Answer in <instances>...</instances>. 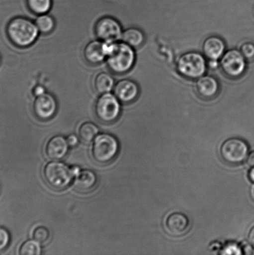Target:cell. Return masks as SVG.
<instances>
[{"label":"cell","instance_id":"32","mask_svg":"<svg viewBox=\"0 0 254 255\" xmlns=\"http://www.w3.org/2000/svg\"><path fill=\"white\" fill-rule=\"evenodd\" d=\"M249 241L252 246H254V226L251 229L248 236Z\"/></svg>","mask_w":254,"mask_h":255},{"label":"cell","instance_id":"10","mask_svg":"<svg viewBox=\"0 0 254 255\" xmlns=\"http://www.w3.org/2000/svg\"><path fill=\"white\" fill-rule=\"evenodd\" d=\"M57 111V102L52 95L44 93L36 97L33 104L35 116L42 121H49L53 118Z\"/></svg>","mask_w":254,"mask_h":255},{"label":"cell","instance_id":"4","mask_svg":"<svg viewBox=\"0 0 254 255\" xmlns=\"http://www.w3.org/2000/svg\"><path fill=\"white\" fill-rule=\"evenodd\" d=\"M119 145L113 135L103 133L97 135L91 147V156L99 164H107L113 161L118 154Z\"/></svg>","mask_w":254,"mask_h":255},{"label":"cell","instance_id":"20","mask_svg":"<svg viewBox=\"0 0 254 255\" xmlns=\"http://www.w3.org/2000/svg\"><path fill=\"white\" fill-rule=\"evenodd\" d=\"M98 132V128L95 124L91 122H85L80 127L79 135L82 141L86 143H89L95 138Z\"/></svg>","mask_w":254,"mask_h":255},{"label":"cell","instance_id":"31","mask_svg":"<svg viewBox=\"0 0 254 255\" xmlns=\"http://www.w3.org/2000/svg\"><path fill=\"white\" fill-rule=\"evenodd\" d=\"M254 252V250L253 247L250 246V245H246L244 248L243 253L246 255H251L253 254Z\"/></svg>","mask_w":254,"mask_h":255},{"label":"cell","instance_id":"7","mask_svg":"<svg viewBox=\"0 0 254 255\" xmlns=\"http://www.w3.org/2000/svg\"><path fill=\"white\" fill-rule=\"evenodd\" d=\"M249 147L245 140L233 137L223 142L220 148L223 159L229 164L236 165L242 163L248 156Z\"/></svg>","mask_w":254,"mask_h":255},{"label":"cell","instance_id":"22","mask_svg":"<svg viewBox=\"0 0 254 255\" xmlns=\"http://www.w3.org/2000/svg\"><path fill=\"white\" fill-rule=\"evenodd\" d=\"M35 23H36L39 32L42 34L51 33L56 27V21L53 17L47 13L39 15Z\"/></svg>","mask_w":254,"mask_h":255},{"label":"cell","instance_id":"30","mask_svg":"<svg viewBox=\"0 0 254 255\" xmlns=\"http://www.w3.org/2000/svg\"><path fill=\"white\" fill-rule=\"evenodd\" d=\"M247 163L249 166L252 167H254V151L251 152L248 156Z\"/></svg>","mask_w":254,"mask_h":255},{"label":"cell","instance_id":"27","mask_svg":"<svg viewBox=\"0 0 254 255\" xmlns=\"http://www.w3.org/2000/svg\"><path fill=\"white\" fill-rule=\"evenodd\" d=\"M243 252L237 245L230 244L223 250L222 254L224 255H241Z\"/></svg>","mask_w":254,"mask_h":255},{"label":"cell","instance_id":"17","mask_svg":"<svg viewBox=\"0 0 254 255\" xmlns=\"http://www.w3.org/2000/svg\"><path fill=\"white\" fill-rule=\"evenodd\" d=\"M98 178L95 173L91 170L79 171L74 177L73 185L77 191L86 193L96 187Z\"/></svg>","mask_w":254,"mask_h":255},{"label":"cell","instance_id":"13","mask_svg":"<svg viewBox=\"0 0 254 255\" xmlns=\"http://www.w3.org/2000/svg\"><path fill=\"white\" fill-rule=\"evenodd\" d=\"M84 56L85 60L89 64L101 63L107 57L105 42L99 39L88 42L85 47Z\"/></svg>","mask_w":254,"mask_h":255},{"label":"cell","instance_id":"5","mask_svg":"<svg viewBox=\"0 0 254 255\" xmlns=\"http://www.w3.org/2000/svg\"><path fill=\"white\" fill-rule=\"evenodd\" d=\"M176 69L186 78L198 79L206 73L207 62L205 57L198 52H186L178 60Z\"/></svg>","mask_w":254,"mask_h":255},{"label":"cell","instance_id":"12","mask_svg":"<svg viewBox=\"0 0 254 255\" xmlns=\"http://www.w3.org/2000/svg\"><path fill=\"white\" fill-rule=\"evenodd\" d=\"M165 226L167 231L170 236L181 237L187 233L190 228V221L185 214L175 212L168 217Z\"/></svg>","mask_w":254,"mask_h":255},{"label":"cell","instance_id":"25","mask_svg":"<svg viewBox=\"0 0 254 255\" xmlns=\"http://www.w3.org/2000/svg\"><path fill=\"white\" fill-rule=\"evenodd\" d=\"M240 51L245 57L246 61H254V44L253 42H245L241 46Z\"/></svg>","mask_w":254,"mask_h":255},{"label":"cell","instance_id":"14","mask_svg":"<svg viewBox=\"0 0 254 255\" xmlns=\"http://www.w3.org/2000/svg\"><path fill=\"white\" fill-rule=\"evenodd\" d=\"M69 147L67 139L57 135L51 137L47 142L45 151L49 159L53 161H60L64 159L68 153Z\"/></svg>","mask_w":254,"mask_h":255},{"label":"cell","instance_id":"26","mask_svg":"<svg viewBox=\"0 0 254 255\" xmlns=\"http://www.w3.org/2000/svg\"><path fill=\"white\" fill-rule=\"evenodd\" d=\"M10 236L7 230L0 227V252L4 251L8 246Z\"/></svg>","mask_w":254,"mask_h":255},{"label":"cell","instance_id":"8","mask_svg":"<svg viewBox=\"0 0 254 255\" xmlns=\"http://www.w3.org/2000/svg\"><path fill=\"white\" fill-rule=\"evenodd\" d=\"M220 64L223 73L231 78L242 76L246 69V59L237 49L226 52L221 58Z\"/></svg>","mask_w":254,"mask_h":255},{"label":"cell","instance_id":"11","mask_svg":"<svg viewBox=\"0 0 254 255\" xmlns=\"http://www.w3.org/2000/svg\"><path fill=\"white\" fill-rule=\"evenodd\" d=\"M113 90L114 94L123 104L131 103L139 94L138 85L130 79L121 80L117 82Z\"/></svg>","mask_w":254,"mask_h":255},{"label":"cell","instance_id":"28","mask_svg":"<svg viewBox=\"0 0 254 255\" xmlns=\"http://www.w3.org/2000/svg\"><path fill=\"white\" fill-rule=\"evenodd\" d=\"M67 142L69 145V146L75 147L79 144V138L78 137L74 134L70 135L67 138Z\"/></svg>","mask_w":254,"mask_h":255},{"label":"cell","instance_id":"18","mask_svg":"<svg viewBox=\"0 0 254 255\" xmlns=\"http://www.w3.org/2000/svg\"><path fill=\"white\" fill-rule=\"evenodd\" d=\"M114 79L106 72H101L94 79V88L99 94L109 93L114 89Z\"/></svg>","mask_w":254,"mask_h":255},{"label":"cell","instance_id":"21","mask_svg":"<svg viewBox=\"0 0 254 255\" xmlns=\"http://www.w3.org/2000/svg\"><path fill=\"white\" fill-rule=\"evenodd\" d=\"M27 7L33 13L46 14L51 9L53 0H26Z\"/></svg>","mask_w":254,"mask_h":255},{"label":"cell","instance_id":"16","mask_svg":"<svg viewBox=\"0 0 254 255\" xmlns=\"http://www.w3.org/2000/svg\"><path fill=\"white\" fill-rule=\"evenodd\" d=\"M202 49L206 58L210 61H218L225 53V42L220 37L211 36L204 41Z\"/></svg>","mask_w":254,"mask_h":255},{"label":"cell","instance_id":"1","mask_svg":"<svg viewBox=\"0 0 254 255\" xmlns=\"http://www.w3.org/2000/svg\"><path fill=\"white\" fill-rule=\"evenodd\" d=\"M106 62L108 68L116 74H123L133 68L136 61L133 47L123 42H105Z\"/></svg>","mask_w":254,"mask_h":255},{"label":"cell","instance_id":"33","mask_svg":"<svg viewBox=\"0 0 254 255\" xmlns=\"http://www.w3.org/2000/svg\"><path fill=\"white\" fill-rule=\"evenodd\" d=\"M249 177L251 181L254 182V167L251 170L250 173H249Z\"/></svg>","mask_w":254,"mask_h":255},{"label":"cell","instance_id":"6","mask_svg":"<svg viewBox=\"0 0 254 255\" xmlns=\"http://www.w3.org/2000/svg\"><path fill=\"white\" fill-rule=\"evenodd\" d=\"M121 111V102L111 92L101 94L94 105V114L104 124L114 123L120 116Z\"/></svg>","mask_w":254,"mask_h":255},{"label":"cell","instance_id":"24","mask_svg":"<svg viewBox=\"0 0 254 255\" xmlns=\"http://www.w3.org/2000/svg\"><path fill=\"white\" fill-rule=\"evenodd\" d=\"M32 239L40 244L44 245L49 242L51 239V232L47 227L45 226H37L32 232Z\"/></svg>","mask_w":254,"mask_h":255},{"label":"cell","instance_id":"2","mask_svg":"<svg viewBox=\"0 0 254 255\" xmlns=\"http://www.w3.org/2000/svg\"><path fill=\"white\" fill-rule=\"evenodd\" d=\"M39 32L36 23L25 17H14L6 27V33L10 41L15 46L22 48L33 44Z\"/></svg>","mask_w":254,"mask_h":255},{"label":"cell","instance_id":"23","mask_svg":"<svg viewBox=\"0 0 254 255\" xmlns=\"http://www.w3.org/2000/svg\"><path fill=\"white\" fill-rule=\"evenodd\" d=\"M39 243L32 240L24 242L20 247L19 254L21 255H39L41 254V247Z\"/></svg>","mask_w":254,"mask_h":255},{"label":"cell","instance_id":"29","mask_svg":"<svg viewBox=\"0 0 254 255\" xmlns=\"http://www.w3.org/2000/svg\"><path fill=\"white\" fill-rule=\"evenodd\" d=\"M46 93V91L43 87L37 86L34 89V94L36 97L41 96V95Z\"/></svg>","mask_w":254,"mask_h":255},{"label":"cell","instance_id":"3","mask_svg":"<svg viewBox=\"0 0 254 255\" xmlns=\"http://www.w3.org/2000/svg\"><path fill=\"white\" fill-rule=\"evenodd\" d=\"M79 167H70L61 162H51L45 166L43 176L45 182L52 189L62 191L73 182Z\"/></svg>","mask_w":254,"mask_h":255},{"label":"cell","instance_id":"15","mask_svg":"<svg viewBox=\"0 0 254 255\" xmlns=\"http://www.w3.org/2000/svg\"><path fill=\"white\" fill-rule=\"evenodd\" d=\"M195 90L201 98L211 99L217 96L220 91V84L215 77L204 75L196 81Z\"/></svg>","mask_w":254,"mask_h":255},{"label":"cell","instance_id":"19","mask_svg":"<svg viewBox=\"0 0 254 255\" xmlns=\"http://www.w3.org/2000/svg\"><path fill=\"white\" fill-rule=\"evenodd\" d=\"M121 39L133 48H138L143 44L145 41V36L141 29L130 27L123 32Z\"/></svg>","mask_w":254,"mask_h":255},{"label":"cell","instance_id":"9","mask_svg":"<svg viewBox=\"0 0 254 255\" xmlns=\"http://www.w3.org/2000/svg\"><path fill=\"white\" fill-rule=\"evenodd\" d=\"M94 31L97 37L104 42H116L121 39L122 27L118 20L114 17H101L96 22Z\"/></svg>","mask_w":254,"mask_h":255}]
</instances>
